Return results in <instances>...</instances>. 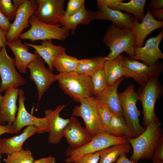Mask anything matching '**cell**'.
Returning <instances> with one entry per match:
<instances>
[{
    "label": "cell",
    "instance_id": "cell-1",
    "mask_svg": "<svg viewBox=\"0 0 163 163\" xmlns=\"http://www.w3.org/2000/svg\"><path fill=\"white\" fill-rule=\"evenodd\" d=\"M103 41L110 50L105 56L106 60L115 58L124 52L131 59L135 55V35L132 28H122L112 24L106 30Z\"/></svg>",
    "mask_w": 163,
    "mask_h": 163
},
{
    "label": "cell",
    "instance_id": "cell-2",
    "mask_svg": "<svg viewBox=\"0 0 163 163\" xmlns=\"http://www.w3.org/2000/svg\"><path fill=\"white\" fill-rule=\"evenodd\" d=\"M163 135L159 121L148 126L143 132L138 136L127 140L133 149L130 159L137 163L141 159L152 158L160 137Z\"/></svg>",
    "mask_w": 163,
    "mask_h": 163
},
{
    "label": "cell",
    "instance_id": "cell-3",
    "mask_svg": "<svg viewBox=\"0 0 163 163\" xmlns=\"http://www.w3.org/2000/svg\"><path fill=\"white\" fill-rule=\"evenodd\" d=\"M56 76L62 90L74 101L94 97L91 77L76 71L59 73Z\"/></svg>",
    "mask_w": 163,
    "mask_h": 163
},
{
    "label": "cell",
    "instance_id": "cell-4",
    "mask_svg": "<svg viewBox=\"0 0 163 163\" xmlns=\"http://www.w3.org/2000/svg\"><path fill=\"white\" fill-rule=\"evenodd\" d=\"M163 88L159 77H155L137 89L139 100L142 105L143 123L145 127L151 123L159 121L154 109L157 100L163 95Z\"/></svg>",
    "mask_w": 163,
    "mask_h": 163
},
{
    "label": "cell",
    "instance_id": "cell-5",
    "mask_svg": "<svg viewBox=\"0 0 163 163\" xmlns=\"http://www.w3.org/2000/svg\"><path fill=\"white\" fill-rule=\"evenodd\" d=\"M30 28L19 36L21 40L28 39L32 41L37 40H66L70 35L69 32L60 25H53L40 21L34 14L30 18Z\"/></svg>",
    "mask_w": 163,
    "mask_h": 163
},
{
    "label": "cell",
    "instance_id": "cell-6",
    "mask_svg": "<svg viewBox=\"0 0 163 163\" xmlns=\"http://www.w3.org/2000/svg\"><path fill=\"white\" fill-rule=\"evenodd\" d=\"M134 87L133 84H129L123 91L118 93V95L123 116L136 137L141 134L145 129L139 123V118L140 112L136 104L139 100V97L135 91Z\"/></svg>",
    "mask_w": 163,
    "mask_h": 163
},
{
    "label": "cell",
    "instance_id": "cell-7",
    "mask_svg": "<svg viewBox=\"0 0 163 163\" xmlns=\"http://www.w3.org/2000/svg\"><path fill=\"white\" fill-rule=\"evenodd\" d=\"M127 140L125 138L113 136L106 132L101 133L80 148L76 149L68 148L65 152L66 155L67 157L65 161L66 163H72L75 159L83 155L94 153L116 144L127 143Z\"/></svg>",
    "mask_w": 163,
    "mask_h": 163
},
{
    "label": "cell",
    "instance_id": "cell-8",
    "mask_svg": "<svg viewBox=\"0 0 163 163\" xmlns=\"http://www.w3.org/2000/svg\"><path fill=\"white\" fill-rule=\"evenodd\" d=\"M80 105L75 106L72 113V117H81L85 125V128L92 138L105 132L98 114L96 101L93 97L81 100Z\"/></svg>",
    "mask_w": 163,
    "mask_h": 163
},
{
    "label": "cell",
    "instance_id": "cell-9",
    "mask_svg": "<svg viewBox=\"0 0 163 163\" xmlns=\"http://www.w3.org/2000/svg\"><path fill=\"white\" fill-rule=\"evenodd\" d=\"M14 59L7 53L6 47L0 49V92L25 85V78L15 68Z\"/></svg>",
    "mask_w": 163,
    "mask_h": 163
},
{
    "label": "cell",
    "instance_id": "cell-10",
    "mask_svg": "<svg viewBox=\"0 0 163 163\" xmlns=\"http://www.w3.org/2000/svg\"><path fill=\"white\" fill-rule=\"evenodd\" d=\"M34 14L41 22L49 25H61L64 16V0H36Z\"/></svg>",
    "mask_w": 163,
    "mask_h": 163
},
{
    "label": "cell",
    "instance_id": "cell-11",
    "mask_svg": "<svg viewBox=\"0 0 163 163\" xmlns=\"http://www.w3.org/2000/svg\"><path fill=\"white\" fill-rule=\"evenodd\" d=\"M27 68L30 71V78L35 84L40 101L43 94L57 80L56 75L46 68L44 61L38 55L29 65Z\"/></svg>",
    "mask_w": 163,
    "mask_h": 163
},
{
    "label": "cell",
    "instance_id": "cell-12",
    "mask_svg": "<svg viewBox=\"0 0 163 163\" xmlns=\"http://www.w3.org/2000/svg\"><path fill=\"white\" fill-rule=\"evenodd\" d=\"M18 112L15 121L12 126L15 134L18 133L23 127L31 125L36 126L39 134L49 132V123L47 118L36 117L29 113L24 105L26 98L22 89H19Z\"/></svg>",
    "mask_w": 163,
    "mask_h": 163
},
{
    "label": "cell",
    "instance_id": "cell-13",
    "mask_svg": "<svg viewBox=\"0 0 163 163\" xmlns=\"http://www.w3.org/2000/svg\"><path fill=\"white\" fill-rule=\"evenodd\" d=\"M37 8L36 0H26L17 10L14 22L6 35L8 41L19 38L20 35L25 28L30 25L29 22L30 18L34 14Z\"/></svg>",
    "mask_w": 163,
    "mask_h": 163
},
{
    "label": "cell",
    "instance_id": "cell-14",
    "mask_svg": "<svg viewBox=\"0 0 163 163\" xmlns=\"http://www.w3.org/2000/svg\"><path fill=\"white\" fill-rule=\"evenodd\" d=\"M122 61L126 68L135 76V80L140 86L145 85L150 79L159 77L163 70L162 63L158 60L154 65L148 66L136 60L122 56Z\"/></svg>",
    "mask_w": 163,
    "mask_h": 163
},
{
    "label": "cell",
    "instance_id": "cell-15",
    "mask_svg": "<svg viewBox=\"0 0 163 163\" xmlns=\"http://www.w3.org/2000/svg\"><path fill=\"white\" fill-rule=\"evenodd\" d=\"M66 106L60 105L54 110L47 108L44 111L45 117L49 123L48 142L50 144L59 143L63 137L64 130L70 120L61 117L60 113Z\"/></svg>",
    "mask_w": 163,
    "mask_h": 163
},
{
    "label": "cell",
    "instance_id": "cell-16",
    "mask_svg": "<svg viewBox=\"0 0 163 163\" xmlns=\"http://www.w3.org/2000/svg\"><path fill=\"white\" fill-rule=\"evenodd\" d=\"M163 37V30L156 37H152L146 42L144 46L135 48V55L131 59L140 60L148 66L154 65L160 59H163V53L159 46Z\"/></svg>",
    "mask_w": 163,
    "mask_h": 163
},
{
    "label": "cell",
    "instance_id": "cell-17",
    "mask_svg": "<svg viewBox=\"0 0 163 163\" xmlns=\"http://www.w3.org/2000/svg\"><path fill=\"white\" fill-rule=\"evenodd\" d=\"M69 120L64 130L63 137L66 138L70 148L78 149L89 142L92 137L75 117H72Z\"/></svg>",
    "mask_w": 163,
    "mask_h": 163
},
{
    "label": "cell",
    "instance_id": "cell-18",
    "mask_svg": "<svg viewBox=\"0 0 163 163\" xmlns=\"http://www.w3.org/2000/svg\"><path fill=\"white\" fill-rule=\"evenodd\" d=\"M98 10L92 12L94 19L108 20L115 26L125 28H132L135 18L128 13L109 8L104 5L97 6Z\"/></svg>",
    "mask_w": 163,
    "mask_h": 163
},
{
    "label": "cell",
    "instance_id": "cell-19",
    "mask_svg": "<svg viewBox=\"0 0 163 163\" xmlns=\"http://www.w3.org/2000/svg\"><path fill=\"white\" fill-rule=\"evenodd\" d=\"M141 23L135 18L132 29L135 35V48L142 46L147 36L154 30L163 27V21L157 20L151 15L149 8Z\"/></svg>",
    "mask_w": 163,
    "mask_h": 163
},
{
    "label": "cell",
    "instance_id": "cell-20",
    "mask_svg": "<svg viewBox=\"0 0 163 163\" xmlns=\"http://www.w3.org/2000/svg\"><path fill=\"white\" fill-rule=\"evenodd\" d=\"M19 88H11L5 91L0 105V124H12L16 119L18 110L16 102L19 95Z\"/></svg>",
    "mask_w": 163,
    "mask_h": 163
},
{
    "label": "cell",
    "instance_id": "cell-21",
    "mask_svg": "<svg viewBox=\"0 0 163 163\" xmlns=\"http://www.w3.org/2000/svg\"><path fill=\"white\" fill-rule=\"evenodd\" d=\"M103 68L107 86L112 85L123 76L135 79L134 75L125 66L120 55L113 59L105 61Z\"/></svg>",
    "mask_w": 163,
    "mask_h": 163
},
{
    "label": "cell",
    "instance_id": "cell-22",
    "mask_svg": "<svg viewBox=\"0 0 163 163\" xmlns=\"http://www.w3.org/2000/svg\"><path fill=\"white\" fill-rule=\"evenodd\" d=\"M126 78L122 77L112 85L107 86L101 93L94 97L98 102L105 105L113 115L123 116V111L119 98L117 89L122 81Z\"/></svg>",
    "mask_w": 163,
    "mask_h": 163
},
{
    "label": "cell",
    "instance_id": "cell-23",
    "mask_svg": "<svg viewBox=\"0 0 163 163\" xmlns=\"http://www.w3.org/2000/svg\"><path fill=\"white\" fill-rule=\"evenodd\" d=\"M7 46L14 55L15 66L19 72L22 73H26L28 66L38 55L29 52L28 46L23 44L20 39L8 41Z\"/></svg>",
    "mask_w": 163,
    "mask_h": 163
},
{
    "label": "cell",
    "instance_id": "cell-24",
    "mask_svg": "<svg viewBox=\"0 0 163 163\" xmlns=\"http://www.w3.org/2000/svg\"><path fill=\"white\" fill-rule=\"evenodd\" d=\"M39 134L38 129L35 126H29L24 128L19 135L10 138L0 139V151L1 154L7 155L21 151L24 142L36 133Z\"/></svg>",
    "mask_w": 163,
    "mask_h": 163
},
{
    "label": "cell",
    "instance_id": "cell-25",
    "mask_svg": "<svg viewBox=\"0 0 163 163\" xmlns=\"http://www.w3.org/2000/svg\"><path fill=\"white\" fill-rule=\"evenodd\" d=\"M26 46L34 48V53L40 56L48 65L49 69L53 72V63L57 56L60 53L65 51V47L54 45L51 40H46L42 41L40 45L24 42Z\"/></svg>",
    "mask_w": 163,
    "mask_h": 163
},
{
    "label": "cell",
    "instance_id": "cell-26",
    "mask_svg": "<svg viewBox=\"0 0 163 163\" xmlns=\"http://www.w3.org/2000/svg\"><path fill=\"white\" fill-rule=\"evenodd\" d=\"M94 18L92 12L87 9L83 6L79 11L69 16H64L61 22L63 27L71 34H75L76 27L79 24H87L93 21Z\"/></svg>",
    "mask_w": 163,
    "mask_h": 163
},
{
    "label": "cell",
    "instance_id": "cell-27",
    "mask_svg": "<svg viewBox=\"0 0 163 163\" xmlns=\"http://www.w3.org/2000/svg\"><path fill=\"white\" fill-rule=\"evenodd\" d=\"M105 132L113 136L125 138L128 139L136 137L122 116L113 114Z\"/></svg>",
    "mask_w": 163,
    "mask_h": 163
},
{
    "label": "cell",
    "instance_id": "cell-28",
    "mask_svg": "<svg viewBox=\"0 0 163 163\" xmlns=\"http://www.w3.org/2000/svg\"><path fill=\"white\" fill-rule=\"evenodd\" d=\"M131 146L129 142L113 145L101 150L98 163H113L121 155L130 152Z\"/></svg>",
    "mask_w": 163,
    "mask_h": 163
},
{
    "label": "cell",
    "instance_id": "cell-29",
    "mask_svg": "<svg viewBox=\"0 0 163 163\" xmlns=\"http://www.w3.org/2000/svg\"><path fill=\"white\" fill-rule=\"evenodd\" d=\"M79 59L76 57L68 55L65 51L59 54L56 58L53 68L59 73L76 71Z\"/></svg>",
    "mask_w": 163,
    "mask_h": 163
},
{
    "label": "cell",
    "instance_id": "cell-30",
    "mask_svg": "<svg viewBox=\"0 0 163 163\" xmlns=\"http://www.w3.org/2000/svg\"><path fill=\"white\" fill-rule=\"evenodd\" d=\"M105 56H98L91 58L79 59L76 72L91 77L97 69L102 67Z\"/></svg>",
    "mask_w": 163,
    "mask_h": 163
},
{
    "label": "cell",
    "instance_id": "cell-31",
    "mask_svg": "<svg viewBox=\"0 0 163 163\" xmlns=\"http://www.w3.org/2000/svg\"><path fill=\"white\" fill-rule=\"evenodd\" d=\"M146 2V0H131L128 2L120 3L114 9L125 11L141 22L145 15L144 9Z\"/></svg>",
    "mask_w": 163,
    "mask_h": 163
},
{
    "label": "cell",
    "instance_id": "cell-32",
    "mask_svg": "<svg viewBox=\"0 0 163 163\" xmlns=\"http://www.w3.org/2000/svg\"><path fill=\"white\" fill-rule=\"evenodd\" d=\"M91 78L94 96H96L107 87L103 67L96 70L92 75Z\"/></svg>",
    "mask_w": 163,
    "mask_h": 163
},
{
    "label": "cell",
    "instance_id": "cell-33",
    "mask_svg": "<svg viewBox=\"0 0 163 163\" xmlns=\"http://www.w3.org/2000/svg\"><path fill=\"white\" fill-rule=\"evenodd\" d=\"M3 160L5 163H33L35 160L31 151L28 149H22L8 155Z\"/></svg>",
    "mask_w": 163,
    "mask_h": 163
},
{
    "label": "cell",
    "instance_id": "cell-34",
    "mask_svg": "<svg viewBox=\"0 0 163 163\" xmlns=\"http://www.w3.org/2000/svg\"><path fill=\"white\" fill-rule=\"evenodd\" d=\"M17 9L12 4V0H0V10L9 21L15 18Z\"/></svg>",
    "mask_w": 163,
    "mask_h": 163
},
{
    "label": "cell",
    "instance_id": "cell-35",
    "mask_svg": "<svg viewBox=\"0 0 163 163\" xmlns=\"http://www.w3.org/2000/svg\"><path fill=\"white\" fill-rule=\"evenodd\" d=\"M96 100L99 117L105 131L113 114L105 105Z\"/></svg>",
    "mask_w": 163,
    "mask_h": 163
},
{
    "label": "cell",
    "instance_id": "cell-36",
    "mask_svg": "<svg viewBox=\"0 0 163 163\" xmlns=\"http://www.w3.org/2000/svg\"><path fill=\"white\" fill-rule=\"evenodd\" d=\"M85 0H69L65 11V16H69L74 14L85 5Z\"/></svg>",
    "mask_w": 163,
    "mask_h": 163
},
{
    "label": "cell",
    "instance_id": "cell-37",
    "mask_svg": "<svg viewBox=\"0 0 163 163\" xmlns=\"http://www.w3.org/2000/svg\"><path fill=\"white\" fill-rule=\"evenodd\" d=\"M101 150L83 155L75 159L72 163H98Z\"/></svg>",
    "mask_w": 163,
    "mask_h": 163
},
{
    "label": "cell",
    "instance_id": "cell-38",
    "mask_svg": "<svg viewBox=\"0 0 163 163\" xmlns=\"http://www.w3.org/2000/svg\"><path fill=\"white\" fill-rule=\"evenodd\" d=\"M153 163H163V135L159 138L152 157Z\"/></svg>",
    "mask_w": 163,
    "mask_h": 163
},
{
    "label": "cell",
    "instance_id": "cell-39",
    "mask_svg": "<svg viewBox=\"0 0 163 163\" xmlns=\"http://www.w3.org/2000/svg\"><path fill=\"white\" fill-rule=\"evenodd\" d=\"M124 0H97V6L104 5L107 7L114 9L120 3L125 1Z\"/></svg>",
    "mask_w": 163,
    "mask_h": 163
},
{
    "label": "cell",
    "instance_id": "cell-40",
    "mask_svg": "<svg viewBox=\"0 0 163 163\" xmlns=\"http://www.w3.org/2000/svg\"><path fill=\"white\" fill-rule=\"evenodd\" d=\"M145 6L148 8L150 11L163 8V0H151L149 2L145 4Z\"/></svg>",
    "mask_w": 163,
    "mask_h": 163
},
{
    "label": "cell",
    "instance_id": "cell-41",
    "mask_svg": "<svg viewBox=\"0 0 163 163\" xmlns=\"http://www.w3.org/2000/svg\"><path fill=\"white\" fill-rule=\"evenodd\" d=\"M11 23L9 21L4 15L0 10V27L8 32Z\"/></svg>",
    "mask_w": 163,
    "mask_h": 163
},
{
    "label": "cell",
    "instance_id": "cell-42",
    "mask_svg": "<svg viewBox=\"0 0 163 163\" xmlns=\"http://www.w3.org/2000/svg\"><path fill=\"white\" fill-rule=\"evenodd\" d=\"M6 133H15L12 124H7L5 125L0 124V136Z\"/></svg>",
    "mask_w": 163,
    "mask_h": 163
},
{
    "label": "cell",
    "instance_id": "cell-43",
    "mask_svg": "<svg viewBox=\"0 0 163 163\" xmlns=\"http://www.w3.org/2000/svg\"><path fill=\"white\" fill-rule=\"evenodd\" d=\"M7 32L0 27V49L7 46L6 35Z\"/></svg>",
    "mask_w": 163,
    "mask_h": 163
},
{
    "label": "cell",
    "instance_id": "cell-44",
    "mask_svg": "<svg viewBox=\"0 0 163 163\" xmlns=\"http://www.w3.org/2000/svg\"><path fill=\"white\" fill-rule=\"evenodd\" d=\"M55 158L51 155L35 160L33 163H56Z\"/></svg>",
    "mask_w": 163,
    "mask_h": 163
},
{
    "label": "cell",
    "instance_id": "cell-45",
    "mask_svg": "<svg viewBox=\"0 0 163 163\" xmlns=\"http://www.w3.org/2000/svg\"><path fill=\"white\" fill-rule=\"evenodd\" d=\"M151 15L153 18H155L158 21H163V8H161L150 11Z\"/></svg>",
    "mask_w": 163,
    "mask_h": 163
},
{
    "label": "cell",
    "instance_id": "cell-46",
    "mask_svg": "<svg viewBox=\"0 0 163 163\" xmlns=\"http://www.w3.org/2000/svg\"><path fill=\"white\" fill-rule=\"evenodd\" d=\"M115 163H135L127 158L126 154L121 155L118 158Z\"/></svg>",
    "mask_w": 163,
    "mask_h": 163
},
{
    "label": "cell",
    "instance_id": "cell-47",
    "mask_svg": "<svg viewBox=\"0 0 163 163\" xmlns=\"http://www.w3.org/2000/svg\"><path fill=\"white\" fill-rule=\"evenodd\" d=\"M26 0H13L14 5L18 9L19 6L24 3Z\"/></svg>",
    "mask_w": 163,
    "mask_h": 163
},
{
    "label": "cell",
    "instance_id": "cell-48",
    "mask_svg": "<svg viewBox=\"0 0 163 163\" xmlns=\"http://www.w3.org/2000/svg\"><path fill=\"white\" fill-rule=\"evenodd\" d=\"M3 96H2L1 94V93L0 92V105L1 104V102L2 101V99Z\"/></svg>",
    "mask_w": 163,
    "mask_h": 163
},
{
    "label": "cell",
    "instance_id": "cell-49",
    "mask_svg": "<svg viewBox=\"0 0 163 163\" xmlns=\"http://www.w3.org/2000/svg\"><path fill=\"white\" fill-rule=\"evenodd\" d=\"M1 152H0V159L1 158Z\"/></svg>",
    "mask_w": 163,
    "mask_h": 163
}]
</instances>
